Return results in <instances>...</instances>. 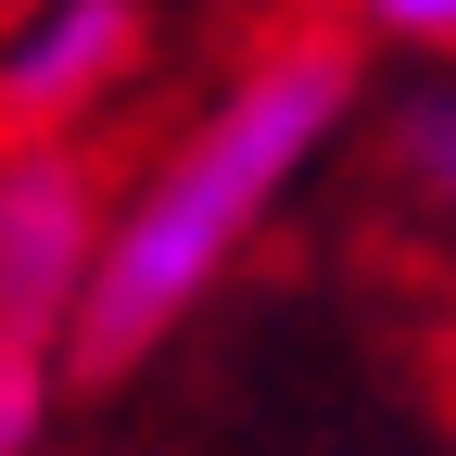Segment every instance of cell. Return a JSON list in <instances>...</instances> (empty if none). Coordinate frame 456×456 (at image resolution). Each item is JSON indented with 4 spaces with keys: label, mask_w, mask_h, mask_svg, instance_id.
Instances as JSON below:
<instances>
[{
    "label": "cell",
    "mask_w": 456,
    "mask_h": 456,
    "mask_svg": "<svg viewBox=\"0 0 456 456\" xmlns=\"http://www.w3.org/2000/svg\"><path fill=\"white\" fill-rule=\"evenodd\" d=\"M140 38H152L140 0H26V26L0 38V140L51 152L77 114H102L114 89H127Z\"/></svg>",
    "instance_id": "3957f363"
},
{
    "label": "cell",
    "mask_w": 456,
    "mask_h": 456,
    "mask_svg": "<svg viewBox=\"0 0 456 456\" xmlns=\"http://www.w3.org/2000/svg\"><path fill=\"white\" fill-rule=\"evenodd\" d=\"M51 393H64V355H13L0 342V456H26L51 431Z\"/></svg>",
    "instance_id": "5b68a950"
},
{
    "label": "cell",
    "mask_w": 456,
    "mask_h": 456,
    "mask_svg": "<svg viewBox=\"0 0 456 456\" xmlns=\"http://www.w3.org/2000/svg\"><path fill=\"white\" fill-rule=\"evenodd\" d=\"M355 26L419 38V51H456V0H355Z\"/></svg>",
    "instance_id": "8992f818"
},
{
    "label": "cell",
    "mask_w": 456,
    "mask_h": 456,
    "mask_svg": "<svg viewBox=\"0 0 456 456\" xmlns=\"http://www.w3.org/2000/svg\"><path fill=\"white\" fill-rule=\"evenodd\" d=\"M342 114H355V51H342V38H279V51H254V64L191 114V140L114 203L64 380L140 368L152 342L241 266V241L292 203V178L342 140Z\"/></svg>",
    "instance_id": "6da1fadb"
},
{
    "label": "cell",
    "mask_w": 456,
    "mask_h": 456,
    "mask_svg": "<svg viewBox=\"0 0 456 456\" xmlns=\"http://www.w3.org/2000/svg\"><path fill=\"white\" fill-rule=\"evenodd\" d=\"M102 228H114V203H102V165L77 140L0 152V342L13 355H77Z\"/></svg>",
    "instance_id": "7a4b0ae2"
},
{
    "label": "cell",
    "mask_w": 456,
    "mask_h": 456,
    "mask_svg": "<svg viewBox=\"0 0 456 456\" xmlns=\"http://www.w3.org/2000/svg\"><path fill=\"white\" fill-rule=\"evenodd\" d=\"M393 152H406V178L456 216V89H406L393 102Z\"/></svg>",
    "instance_id": "277c9868"
}]
</instances>
